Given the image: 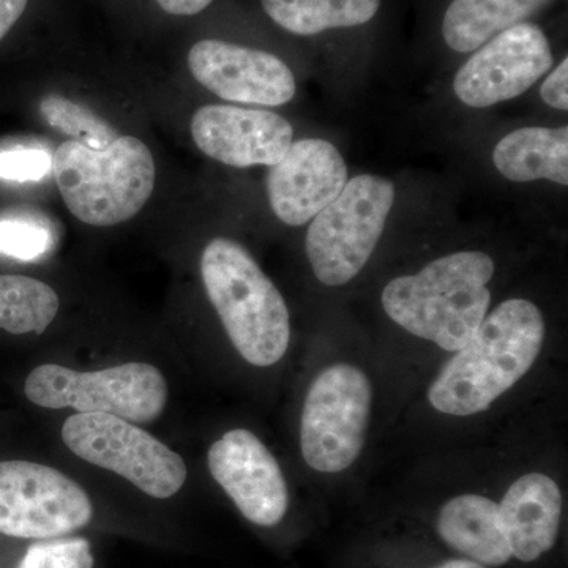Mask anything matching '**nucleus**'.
Segmentation results:
<instances>
[{"mask_svg": "<svg viewBox=\"0 0 568 568\" xmlns=\"http://www.w3.org/2000/svg\"><path fill=\"white\" fill-rule=\"evenodd\" d=\"M544 339L545 320L532 302H504L440 369L429 387V403L448 416L487 410L529 372Z\"/></svg>", "mask_w": 568, "mask_h": 568, "instance_id": "1", "label": "nucleus"}, {"mask_svg": "<svg viewBox=\"0 0 568 568\" xmlns=\"http://www.w3.org/2000/svg\"><path fill=\"white\" fill-rule=\"evenodd\" d=\"M495 261L484 252L439 257L416 275L398 276L383 291L388 317L418 338L457 353L487 316Z\"/></svg>", "mask_w": 568, "mask_h": 568, "instance_id": "2", "label": "nucleus"}, {"mask_svg": "<svg viewBox=\"0 0 568 568\" xmlns=\"http://www.w3.org/2000/svg\"><path fill=\"white\" fill-rule=\"evenodd\" d=\"M201 276L239 354L254 366L282 361L290 346V312L252 254L230 239H213L201 256Z\"/></svg>", "mask_w": 568, "mask_h": 568, "instance_id": "3", "label": "nucleus"}, {"mask_svg": "<svg viewBox=\"0 0 568 568\" xmlns=\"http://www.w3.org/2000/svg\"><path fill=\"white\" fill-rule=\"evenodd\" d=\"M52 171L69 211L91 226L129 222L155 189L152 153L134 136H119L103 151L65 141L52 155Z\"/></svg>", "mask_w": 568, "mask_h": 568, "instance_id": "4", "label": "nucleus"}, {"mask_svg": "<svg viewBox=\"0 0 568 568\" xmlns=\"http://www.w3.org/2000/svg\"><path fill=\"white\" fill-rule=\"evenodd\" d=\"M395 185L375 174L347 181L343 192L317 213L306 233V256L321 283L342 286L361 274L386 230Z\"/></svg>", "mask_w": 568, "mask_h": 568, "instance_id": "5", "label": "nucleus"}, {"mask_svg": "<svg viewBox=\"0 0 568 568\" xmlns=\"http://www.w3.org/2000/svg\"><path fill=\"white\" fill-rule=\"evenodd\" d=\"M26 396L47 409L110 414L132 424L156 420L166 407L168 384L155 365L130 362L99 372L40 365L28 376Z\"/></svg>", "mask_w": 568, "mask_h": 568, "instance_id": "6", "label": "nucleus"}, {"mask_svg": "<svg viewBox=\"0 0 568 568\" xmlns=\"http://www.w3.org/2000/svg\"><path fill=\"white\" fill-rule=\"evenodd\" d=\"M62 439L77 457L118 474L155 499L178 495L189 476L181 455L110 414H74L62 426Z\"/></svg>", "mask_w": 568, "mask_h": 568, "instance_id": "7", "label": "nucleus"}, {"mask_svg": "<svg viewBox=\"0 0 568 568\" xmlns=\"http://www.w3.org/2000/svg\"><path fill=\"white\" fill-rule=\"evenodd\" d=\"M372 413V386L357 366H328L306 394L301 446L306 465L342 473L364 448Z\"/></svg>", "mask_w": 568, "mask_h": 568, "instance_id": "8", "label": "nucleus"}, {"mask_svg": "<svg viewBox=\"0 0 568 568\" xmlns=\"http://www.w3.org/2000/svg\"><path fill=\"white\" fill-rule=\"evenodd\" d=\"M93 517L88 493L54 467L0 463V534L47 540L85 528Z\"/></svg>", "mask_w": 568, "mask_h": 568, "instance_id": "9", "label": "nucleus"}, {"mask_svg": "<svg viewBox=\"0 0 568 568\" xmlns=\"http://www.w3.org/2000/svg\"><path fill=\"white\" fill-rule=\"evenodd\" d=\"M551 67L547 36L532 22H521L474 51L458 70L454 91L467 106H495L528 92Z\"/></svg>", "mask_w": 568, "mask_h": 568, "instance_id": "10", "label": "nucleus"}, {"mask_svg": "<svg viewBox=\"0 0 568 568\" xmlns=\"http://www.w3.org/2000/svg\"><path fill=\"white\" fill-rule=\"evenodd\" d=\"M209 470L250 523L274 528L290 504L282 467L248 429H231L209 450Z\"/></svg>", "mask_w": 568, "mask_h": 568, "instance_id": "11", "label": "nucleus"}, {"mask_svg": "<svg viewBox=\"0 0 568 568\" xmlns=\"http://www.w3.org/2000/svg\"><path fill=\"white\" fill-rule=\"evenodd\" d=\"M194 80L233 103L282 106L294 99L290 67L271 54L222 40H201L189 52Z\"/></svg>", "mask_w": 568, "mask_h": 568, "instance_id": "12", "label": "nucleus"}, {"mask_svg": "<svg viewBox=\"0 0 568 568\" xmlns=\"http://www.w3.org/2000/svg\"><path fill=\"white\" fill-rule=\"evenodd\" d=\"M346 183L347 166L338 149L306 138L293 142L268 170V203L283 223L302 226L335 201Z\"/></svg>", "mask_w": 568, "mask_h": 568, "instance_id": "13", "label": "nucleus"}, {"mask_svg": "<svg viewBox=\"0 0 568 568\" xmlns=\"http://www.w3.org/2000/svg\"><path fill=\"white\" fill-rule=\"evenodd\" d=\"M192 136L201 152L227 166H272L293 144L294 130L276 112L207 104L194 112Z\"/></svg>", "mask_w": 568, "mask_h": 568, "instance_id": "14", "label": "nucleus"}, {"mask_svg": "<svg viewBox=\"0 0 568 568\" xmlns=\"http://www.w3.org/2000/svg\"><path fill=\"white\" fill-rule=\"evenodd\" d=\"M497 506L511 558L536 562L555 548L562 523V495L552 478L523 476Z\"/></svg>", "mask_w": 568, "mask_h": 568, "instance_id": "15", "label": "nucleus"}, {"mask_svg": "<svg viewBox=\"0 0 568 568\" xmlns=\"http://www.w3.org/2000/svg\"><path fill=\"white\" fill-rule=\"evenodd\" d=\"M437 536L463 558L484 567H503L511 551L495 500L478 495H462L448 500L436 519Z\"/></svg>", "mask_w": 568, "mask_h": 568, "instance_id": "16", "label": "nucleus"}, {"mask_svg": "<svg viewBox=\"0 0 568 568\" xmlns=\"http://www.w3.org/2000/svg\"><path fill=\"white\" fill-rule=\"evenodd\" d=\"M496 170L511 182L551 181L568 185V129L525 126L497 142Z\"/></svg>", "mask_w": 568, "mask_h": 568, "instance_id": "17", "label": "nucleus"}, {"mask_svg": "<svg viewBox=\"0 0 568 568\" xmlns=\"http://www.w3.org/2000/svg\"><path fill=\"white\" fill-rule=\"evenodd\" d=\"M552 0H454L443 21L447 47L474 52L500 32L521 24Z\"/></svg>", "mask_w": 568, "mask_h": 568, "instance_id": "18", "label": "nucleus"}, {"mask_svg": "<svg viewBox=\"0 0 568 568\" xmlns=\"http://www.w3.org/2000/svg\"><path fill=\"white\" fill-rule=\"evenodd\" d=\"M383 0H263L265 13L295 36L355 28L376 17Z\"/></svg>", "mask_w": 568, "mask_h": 568, "instance_id": "19", "label": "nucleus"}, {"mask_svg": "<svg viewBox=\"0 0 568 568\" xmlns=\"http://www.w3.org/2000/svg\"><path fill=\"white\" fill-rule=\"evenodd\" d=\"M59 295L40 280L0 275V331L41 335L59 313Z\"/></svg>", "mask_w": 568, "mask_h": 568, "instance_id": "20", "label": "nucleus"}, {"mask_svg": "<svg viewBox=\"0 0 568 568\" xmlns=\"http://www.w3.org/2000/svg\"><path fill=\"white\" fill-rule=\"evenodd\" d=\"M40 111L48 125L67 136L74 138L77 142L93 151L110 148L119 138L118 132L104 119L65 97L55 93L44 97L40 103Z\"/></svg>", "mask_w": 568, "mask_h": 568, "instance_id": "21", "label": "nucleus"}, {"mask_svg": "<svg viewBox=\"0 0 568 568\" xmlns=\"http://www.w3.org/2000/svg\"><path fill=\"white\" fill-rule=\"evenodd\" d=\"M91 544L82 537H55L31 545L17 568H93Z\"/></svg>", "mask_w": 568, "mask_h": 568, "instance_id": "22", "label": "nucleus"}, {"mask_svg": "<svg viewBox=\"0 0 568 568\" xmlns=\"http://www.w3.org/2000/svg\"><path fill=\"white\" fill-rule=\"evenodd\" d=\"M51 239L47 227L26 219L0 220V253L14 260L33 261L47 253Z\"/></svg>", "mask_w": 568, "mask_h": 568, "instance_id": "23", "label": "nucleus"}, {"mask_svg": "<svg viewBox=\"0 0 568 568\" xmlns=\"http://www.w3.org/2000/svg\"><path fill=\"white\" fill-rule=\"evenodd\" d=\"M52 170V156L43 149L13 148L0 152V179L14 182L41 181Z\"/></svg>", "mask_w": 568, "mask_h": 568, "instance_id": "24", "label": "nucleus"}, {"mask_svg": "<svg viewBox=\"0 0 568 568\" xmlns=\"http://www.w3.org/2000/svg\"><path fill=\"white\" fill-rule=\"evenodd\" d=\"M568 61L567 58L556 67V70L545 80L540 89L541 99L555 110H568Z\"/></svg>", "mask_w": 568, "mask_h": 568, "instance_id": "25", "label": "nucleus"}, {"mask_svg": "<svg viewBox=\"0 0 568 568\" xmlns=\"http://www.w3.org/2000/svg\"><path fill=\"white\" fill-rule=\"evenodd\" d=\"M29 0H0V40L17 24Z\"/></svg>", "mask_w": 568, "mask_h": 568, "instance_id": "26", "label": "nucleus"}, {"mask_svg": "<svg viewBox=\"0 0 568 568\" xmlns=\"http://www.w3.org/2000/svg\"><path fill=\"white\" fill-rule=\"evenodd\" d=\"M166 13L178 17H193L207 9L213 0H156Z\"/></svg>", "mask_w": 568, "mask_h": 568, "instance_id": "27", "label": "nucleus"}, {"mask_svg": "<svg viewBox=\"0 0 568 568\" xmlns=\"http://www.w3.org/2000/svg\"><path fill=\"white\" fill-rule=\"evenodd\" d=\"M435 568H487L480 566V564L474 562V560L457 558V559H448L446 562L439 564V566Z\"/></svg>", "mask_w": 568, "mask_h": 568, "instance_id": "28", "label": "nucleus"}]
</instances>
